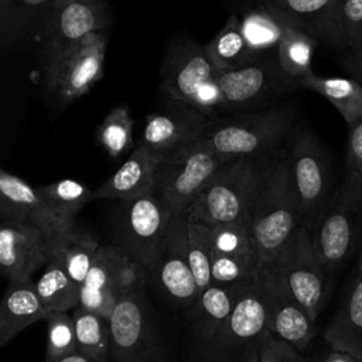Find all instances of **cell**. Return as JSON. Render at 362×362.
<instances>
[{
  "instance_id": "1",
  "label": "cell",
  "mask_w": 362,
  "mask_h": 362,
  "mask_svg": "<svg viewBox=\"0 0 362 362\" xmlns=\"http://www.w3.org/2000/svg\"><path fill=\"white\" fill-rule=\"evenodd\" d=\"M303 226L288 154L263 165L249 229L260 264L274 260Z\"/></svg>"
},
{
  "instance_id": "2",
  "label": "cell",
  "mask_w": 362,
  "mask_h": 362,
  "mask_svg": "<svg viewBox=\"0 0 362 362\" xmlns=\"http://www.w3.org/2000/svg\"><path fill=\"white\" fill-rule=\"evenodd\" d=\"M328 274L314 252L311 232L301 226L274 260L260 264L257 280L291 297L315 321L328 297Z\"/></svg>"
},
{
  "instance_id": "3",
  "label": "cell",
  "mask_w": 362,
  "mask_h": 362,
  "mask_svg": "<svg viewBox=\"0 0 362 362\" xmlns=\"http://www.w3.org/2000/svg\"><path fill=\"white\" fill-rule=\"evenodd\" d=\"M263 165L255 157L228 160L189 208L187 218L206 226L225 223L249 225L252 204L262 178Z\"/></svg>"
},
{
  "instance_id": "4",
  "label": "cell",
  "mask_w": 362,
  "mask_h": 362,
  "mask_svg": "<svg viewBox=\"0 0 362 362\" xmlns=\"http://www.w3.org/2000/svg\"><path fill=\"white\" fill-rule=\"evenodd\" d=\"M209 139L202 137L170 154L161 156L154 173L153 192L171 214L187 215L199 194L225 164Z\"/></svg>"
},
{
  "instance_id": "5",
  "label": "cell",
  "mask_w": 362,
  "mask_h": 362,
  "mask_svg": "<svg viewBox=\"0 0 362 362\" xmlns=\"http://www.w3.org/2000/svg\"><path fill=\"white\" fill-rule=\"evenodd\" d=\"M318 260L328 273L339 269L362 240V173H349L311 230Z\"/></svg>"
},
{
  "instance_id": "6",
  "label": "cell",
  "mask_w": 362,
  "mask_h": 362,
  "mask_svg": "<svg viewBox=\"0 0 362 362\" xmlns=\"http://www.w3.org/2000/svg\"><path fill=\"white\" fill-rule=\"evenodd\" d=\"M267 308L259 280L240 284L229 317L215 337L195 348L197 362H242L267 335Z\"/></svg>"
},
{
  "instance_id": "7",
  "label": "cell",
  "mask_w": 362,
  "mask_h": 362,
  "mask_svg": "<svg viewBox=\"0 0 362 362\" xmlns=\"http://www.w3.org/2000/svg\"><path fill=\"white\" fill-rule=\"evenodd\" d=\"M296 109L279 105L221 120H209L206 139L228 158L250 156L274 148L288 133Z\"/></svg>"
},
{
  "instance_id": "8",
  "label": "cell",
  "mask_w": 362,
  "mask_h": 362,
  "mask_svg": "<svg viewBox=\"0 0 362 362\" xmlns=\"http://www.w3.org/2000/svg\"><path fill=\"white\" fill-rule=\"evenodd\" d=\"M110 361L170 362L146 286L123 296L110 317Z\"/></svg>"
},
{
  "instance_id": "9",
  "label": "cell",
  "mask_w": 362,
  "mask_h": 362,
  "mask_svg": "<svg viewBox=\"0 0 362 362\" xmlns=\"http://www.w3.org/2000/svg\"><path fill=\"white\" fill-rule=\"evenodd\" d=\"M109 23L110 11L103 0H54L42 24L45 76L75 45L102 33Z\"/></svg>"
},
{
  "instance_id": "10",
  "label": "cell",
  "mask_w": 362,
  "mask_h": 362,
  "mask_svg": "<svg viewBox=\"0 0 362 362\" xmlns=\"http://www.w3.org/2000/svg\"><path fill=\"white\" fill-rule=\"evenodd\" d=\"M288 158L300 202L301 222L311 232L331 199L328 163L322 147L310 132H303L296 137Z\"/></svg>"
},
{
  "instance_id": "11",
  "label": "cell",
  "mask_w": 362,
  "mask_h": 362,
  "mask_svg": "<svg viewBox=\"0 0 362 362\" xmlns=\"http://www.w3.org/2000/svg\"><path fill=\"white\" fill-rule=\"evenodd\" d=\"M123 204L119 226L120 245L117 246L141 264L150 276L173 216L154 192Z\"/></svg>"
},
{
  "instance_id": "12",
  "label": "cell",
  "mask_w": 362,
  "mask_h": 362,
  "mask_svg": "<svg viewBox=\"0 0 362 362\" xmlns=\"http://www.w3.org/2000/svg\"><path fill=\"white\" fill-rule=\"evenodd\" d=\"M188 218L173 216L165 229L158 256L150 272V279L180 307L189 308L199 296V288L187 256Z\"/></svg>"
},
{
  "instance_id": "13",
  "label": "cell",
  "mask_w": 362,
  "mask_h": 362,
  "mask_svg": "<svg viewBox=\"0 0 362 362\" xmlns=\"http://www.w3.org/2000/svg\"><path fill=\"white\" fill-rule=\"evenodd\" d=\"M55 239L57 235L34 225L1 222L0 267L7 281H31L35 272L51 260Z\"/></svg>"
},
{
  "instance_id": "14",
  "label": "cell",
  "mask_w": 362,
  "mask_h": 362,
  "mask_svg": "<svg viewBox=\"0 0 362 362\" xmlns=\"http://www.w3.org/2000/svg\"><path fill=\"white\" fill-rule=\"evenodd\" d=\"M106 54V35L93 33L75 45L47 75L48 89L61 103L83 96L102 76Z\"/></svg>"
},
{
  "instance_id": "15",
  "label": "cell",
  "mask_w": 362,
  "mask_h": 362,
  "mask_svg": "<svg viewBox=\"0 0 362 362\" xmlns=\"http://www.w3.org/2000/svg\"><path fill=\"white\" fill-rule=\"evenodd\" d=\"M209 119L194 106L168 99V103L146 117L139 144L158 156L170 154L202 139Z\"/></svg>"
},
{
  "instance_id": "16",
  "label": "cell",
  "mask_w": 362,
  "mask_h": 362,
  "mask_svg": "<svg viewBox=\"0 0 362 362\" xmlns=\"http://www.w3.org/2000/svg\"><path fill=\"white\" fill-rule=\"evenodd\" d=\"M216 71L205 47L192 40H177L165 54L160 89L168 99L191 105L198 89L214 79Z\"/></svg>"
},
{
  "instance_id": "17",
  "label": "cell",
  "mask_w": 362,
  "mask_h": 362,
  "mask_svg": "<svg viewBox=\"0 0 362 362\" xmlns=\"http://www.w3.org/2000/svg\"><path fill=\"white\" fill-rule=\"evenodd\" d=\"M222 109L243 110L267 102L277 90L280 82L277 72L267 62H250L245 66L216 71L215 74Z\"/></svg>"
},
{
  "instance_id": "18",
  "label": "cell",
  "mask_w": 362,
  "mask_h": 362,
  "mask_svg": "<svg viewBox=\"0 0 362 362\" xmlns=\"http://www.w3.org/2000/svg\"><path fill=\"white\" fill-rule=\"evenodd\" d=\"M0 215L1 222L34 225L51 235L64 232L49 212L40 188L6 170H0Z\"/></svg>"
},
{
  "instance_id": "19",
  "label": "cell",
  "mask_w": 362,
  "mask_h": 362,
  "mask_svg": "<svg viewBox=\"0 0 362 362\" xmlns=\"http://www.w3.org/2000/svg\"><path fill=\"white\" fill-rule=\"evenodd\" d=\"M127 253L117 245H100L92 266L81 284L79 307L95 311L110 320L120 296L117 291V273Z\"/></svg>"
},
{
  "instance_id": "20",
  "label": "cell",
  "mask_w": 362,
  "mask_h": 362,
  "mask_svg": "<svg viewBox=\"0 0 362 362\" xmlns=\"http://www.w3.org/2000/svg\"><path fill=\"white\" fill-rule=\"evenodd\" d=\"M160 158L161 156L137 143L120 168L93 191V199L127 202L153 192Z\"/></svg>"
},
{
  "instance_id": "21",
  "label": "cell",
  "mask_w": 362,
  "mask_h": 362,
  "mask_svg": "<svg viewBox=\"0 0 362 362\" xmlns=\"http://www.w3.org/2000/svg\"><path fill=\"white\" fill-rule=\"evenodd\" d=\"M341 4L342 0H260V6L287 17L315 40L332 44L344 42Z\"/></svg>"
},
{
  "instance_id": "22",
  "label": "cell",
  "mask_w": 362,
  "mask_h": 362,
  "mask_svg": "<svg viewBox=\"0 0 362 362\" xmlns=\"http://www.w3.org/2000/svg\"><path fill=\"white\" fill-rule=\"evenodd\" d=\"M324 338L332 351L362 362V276H356L351 283L324 331Z\"/></svg>"
},
{
  "instance_id": "23",
  "label": "cell",
  "mask_w": 362,
  "mask_h": 362,
  "mask_svg": "<svg viewBox=\"0 0 362 362\" xmlns=\"http://www.w3.org/2000/svg\"><path fill=\"white\" fill-rule=\"evenodd\" d=\"M262 287L270 334L288 342L297 351H304L314 338L315 321L291 297L264 286Z\"/></svg>"
},
{
  "instance_id": "24",
  "label": "cell",
  "mask_w": 362,
  "mask_h": 362,
  "mask_svg": "<svg viewBox=\"0 0 362 362\" xmlns=\"http://www.w3.org/2000/svg\"><path fill=\"white\" fill-rule=\"evenodd\" d=\"M242 283L211 284L199 293L195 303L188 308L187 321L197 346L209 342L219 331L233 308Z\"/></svg>"
},
{
  "instance_id": "25",
  "label": "cell",
  "mask_w": 362,
  "mask_h": 362,
  "mask_svg": "<svg viewBox=\"0 0 362 362\" xmlns=\"http://www.w3.org/2000/svg\"><path fill=\"white\" fill-rule=\"evenodd\" d=\"M47 314L33 280L8 283L0 304V346L7 345L31 324L45 320Z\"/></svg>"
},
{
  "instance_id": "26",
  "label": "cell",
  "mask_w": 362,
  "mask_h": 362,
  "mask_svg": "<svg viewBox=\"0 0 362 362\" xmlns=\"http://www.w3.org/2000/svg\"><path fill=\"white\" fill-rule=\"evenodd\" d=\"M297 85L314 90L329 100L341 113L348 127L362 116V85L356 81L311 74L300 79Z\"/></svg>"
},
{
  "instance_id": "27",
  "label": "cell",
  "mask_w": 362,
  "mask_h": 362,
  "mask_svg": "<svg viewBox=\"0 0 362 362\" xmlns=\"http://www.w3.org/2000/svg\"><path fill=\"white\" fill-rule=\"evenodd\" d=\"M37 296L47 313L72 311L79 305L81 287L69 277L61 259L54 253L42 274L34 281Z\"/></svg>"
},
{
  "instance_id": "28",
  "label": "cell",
  "mask_w": 362,
  "mask_h": 362,
  "mask_svg": "<svg viewBox=\"0 0 362 362\" xmlns=\"http://www.w3.org/2000/svg\"><path fill=\"white\" fill-rule=\"evenodd\" d=\"M38 188L61 230L75 226V218L79 211L93 201V191L72 178H62Z\"/></svg>"
},
{
  "instance_id": "29",
  "label": "cell",
  "mask_w": 362,
  "mask_h": 362,
  "mask_svg": "<svg viewBox=\"0 0 362 362\" xmlns=\"http://www.w3.org/2000/svg\"><path fill=\"white\" fill-rule=\"evenodd\" d=\"M205 51L218 71L245 66L257 57L243 37L240 18L238 16H230L226 20L218 34L205 45Z\"/></svg>"
},
{
  "instance_id": "30",
  "label": "cell",
  "mask_w": 362,
  "mask_h": 362,
  "mask_svg": "<svg viewBox=\"0 0 362 362\" xmlns=\"http://www.w3.org/2000/svg\"><path fill=\"white\" fill-rule=\"evenodd\" d=\"M315 38L286 17L281 38L277 45V61L283 74L296 83L314 74L311 69Z\"/></svg>"
},
{
  "instance_id": "31",
  "label": "cell",
  "mask_w": 362,
  "mask_h": 362,
  "mask_svg": "<svg viewBox=\"0 0 362 362\" xmlns=\"http://www.w3.org/2000/svg\"><path fill=\"white\" fill-rule=\"evenodd\" d=\"M99 246L90 233L75 225L57 235L54 253L61 259L69 277L81 287Z\"/></svg>"
},
{
  "instance_id": "32",
  "label": "cell",
  "mask_w": 362,
  "mask_h": 362,
  "mask_svg": "<svg viewBox=\"0 0 362 362\" xmlns=\"http://www.w3.org/2000/svg\"><path fill=\"white\" fill-rule=\"evenodd\" d=\"M76 352L103 362H110V320L82 307L72 310Z\"/></svg>"
},
{
  "instance_id": "33",
  "label": "cell",
  "mask_w": 362,
  "mask_h": 362,
  "mask_svg": "<svg viewBox=\"0 0 362 362\" xmlns=\"http://www.w3.org/2000/svg\"><path fill=\"white\" fill-rule=\"evenodd\" d=\"M284 23V16L264 6L250 8L240 18L243 37L255 55L277 49Z\"/></svg>"
},
{
  "instance_id": "34",
  "label": "cell",
  "mask_w": 362,
  "mask_h": 362,
  "mask_svg": "<svg viewBox=\"0 0 362 362\" xmlns=\"http://www.w3.org/2000/svg\"><path fill=\"white\" fill-rule=\"evenodd\" d=\"M133 126L127 107L117 106L98 126V143L110 157H120L133 146Z\"/></svg>"
},
{
  "instance_id": "35",
  "label": "cell",
  "mask_w": 362,
  "mask_h": 362,
  "mask_svg": "<svg viewBox=\"0 0 362 362\" xmlns=\"http://www.w3.org/2000/svg\"><path fill=\"white\" fill-rule=\"evenodd\" d=\"M47 321L45 362H58L76 352L74 317L69 311H51Z\"/></svg>"
},
{
  "instance_id": "36",
  "label": "cell",
  "mask_w": 362,
  "mask_h": 362,
  "mask_svg": "<svg viewBox=\"0 0 362 362\" xmlns=\"http://www.w3.org/2000/svg\"><path fill=\"white\" fill-rule=\"evenodd\" d=\"M188 263L199 293L212 284L211 280V236L209 226L188 221Z\"/></svg>"
},
{
  "instance_id": "37",
  "label": "cell",
  "mask_w": 362,
  "mask_h": 362,
  "mask_svg": "<svg viewBox=\"0 0 362 362\" xmlns=\"http://www.w3.org/2000/svg\"><path fill=\"white\" fill-rule=\"evenodd\" d=\"M211 255L221 256H246L255 255L249 225L245 223H225L209 226Z\"/></svg>"
},
{
  "instance_id": "38",
  "label": "cell",
  "mask_w": 362,
  "mask_h": 362,
  "mask_svg": "<svg viewBox=\"0 0 362 362\" xmlns=\"http://www.w3.org/2000/svg\"><path fill=\"white\" fill-rule=\"evenodd\" d=\"M54 0H13L10 30L4 47L30 31L34 25H42Z\"/></svg>"
},
{
  "instance_id": "39",
  "label": "cell",
  "mask_w": 362,
  "mask_h": 362,
  "mask_svg": "<svg viewBox=\"0 0 362 362\" xmlns=\"http://www.w3.org/2000/svg\"><path fill=\"white\" fill-rule=\"evenodd\" d=\"M341 28L344 42L362 58V0H342Z\"/></svg>"
},
{
  "instance_id": "40",
  "label": "cell",
  "mask_w": 362,
  "mask_h": 362,
  "mask_svg": "<svg viewBox=\"0 0 362 362\" xmlns=\"http://www.w3.org/2000/svg\"><path fill=\"white\" fill-rule=\"evenodd\" d=\"M257 362H308L300 351H297L288 342L272 335L263 338L262 344L257 346Z\"/></svg>"
},
{
  "instance_id": "41",
  "label": "cell",
  "mask_w": 362,
  "mask_h": 362,
  "mask_svg": "<svg viewBox=\"0 0 362 362\" xmlns=\"http://www.w3.org/2000/svg\"><path fill=\"white\" fill-rule=\"evenodd\" d=\"M346 167L349 173H362V116L349 126Z\"/></svg>"
},
{
  "instance_id": "42",
  "label": "cell",
  "mask_w": 362,
  "mask_h": 362,
  "mask_svg": "<svg viewBox=\"0 0 362 362\" xmlns=\"http://www.w3.org/2000/svg\"><path fill=\"white\" fill-rule=\"evenodd\" d=\"M11 10H13V0H0V42L1 47H4L8 30H10V21H11Z\"/></svg>"
},
{
  "instance_id": "43",
  "label": "cell",
  "mask_w": 362,
  "mask_h": 362,
  "mask_svg": "<svg viewBox=\"0 0 362 362\" xmlns=\"http://www.w3.org/2000/svg\"><path fill=\"white\" fill-rule=\"evenodd\" d=\"M318 362H355L351 356L342 354V352H337V351H331L329 354H327L322 359H320Z\"/></svg>"
},
{
  "instance_id": "44",
  "label": "cell",
  "mask_w": 362,
  "mask_h": 362,
  "mask_svg": "<svg viewBox=\"0 0 362 362\" xmlns=\"http://www.w3.org/2000/svg\"><path fill=\"white\" fill-rule=\"evenodd\" d=\"M58 362H103V361H96V359L88 358V356H85L79 352H75V354H72V355H69V356H66V358H64Z\"/></svg>"
},
{
  "instance_id": "45",
  "label": "cell",
  "mask_w": 362,
  "mask_h": 362,
  "mask_svg": "<svg viewBox=\"0 0 362 362\" xmlns=\"http://www.w3.org/2000/svg\"><path fill=\"white\" fill-rule=\"evenodd\" d=\"M242 362H257V349H255L249 355H246V358Z\"/></svg>"
},
{
  "instance_id": "46",
  "label": "cell",
  "mask_w": 362,
  "mask_h": 362,
  "mask_svg": "<svg viewBox=\"0 0 362 362\" xmlns=\"http://www.w3.org/2000/svg\"><path fill=\"white\" fill-rule=\"evenodd\" d=\"M361 256H359V263H358V276H362V240H361Z\"/></svg>"
}]
</instances>
